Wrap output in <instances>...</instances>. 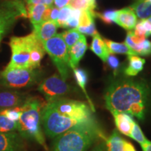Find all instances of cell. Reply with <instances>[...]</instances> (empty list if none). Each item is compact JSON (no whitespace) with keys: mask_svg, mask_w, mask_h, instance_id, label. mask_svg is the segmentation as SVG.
I'll return each instance as SVG.
<instances>
[{"mask_svg":"<svg viewBox=\"0 0 151 151\" xmlns=\"http://www.w3.org/2000/svg\"><path fill=\"white\" fill-rule=\"evenodd\" d=\"M45 51L49 55L64 81L69 76V55L67 47L61 34L55 35L53 37L43 42Z\"/></svg>","mask_w":151,"mask_h":151,"instance_id":"6","label":"cell"},{"mask_svg":"<svg viewBox=\"0 0 151 151\" xmlns=\"http://www.w3.org/2000/svg\"><path fill=\"white\" fill-rule=\"evenodd\" d=\"M90 49L104 62H106L109 55L111 53L108 48L106 46L104 41L99 35V33L93 36V39H92V44L90 46Z\"/></svg>","mask_w":151,"mask_h":151,"instance_id":"16","label":"cell"},{"mask_svg":"<svg viewBox=\"0 0 151 151\" xmlns=\"http://www.w3.org/2000/svg\"><path fill=\"white\" fill-rule=\"evenodd\" d=\"M58 27H60L57 22L46 20L37 25L34 26L33 32L39 38V40L43 43L57 35V29Z\"/></svg>","mask_w":151,"mask_h":151,"instance_id":"14","label":"cell"},{"mask_svg":"<svg viewBox=\"0 0 151 151\" xmlns=\"http://www.w3.org/2000/svg\"><path fill=\"white\" fill-rule=\"evenodd\" d=\"M150 90L141 81L122 80L113 83L104 95L106 107L111 113H124L143 120Z\"/></svg>","mask_w":151,"mask_h":151,"instance_id":"2","label":"cell"},{"mask_svg":"<svg viewBox=\"0 0 151 151\" xmlns=\"http://www.w3.org/2000/svg\"><path fill=\"white\" fill-rule=\"evenodd\" d=\"M69 6L72 9L80 11H89L95 13L94 9L97 7L96 0H71Z\"/></svg>","mask_w":151,"mask_h":151,"instance_id":"25","label":"cell"},{"mask_svg":"<svg viewBox=\"0 0 151 151\" xmlns=\"http://www.w3.org/2000/svg\"><path fill=\"white\" fill-rule=\"evenodd\" d=\"M39 38L32 32L24 37H13L9 46L11 50V58L6 69H31L30 52L32 46Z\"/></svg>","mask_w":151,"mask_h":151,"instance_id":"5","label":"cell"},{"mask_svg":"<svg viewBox=\"0 0 151 151\" xmlns=\"http://www.w3.org/2000/svg\"><path fill=\"white\" fill-rule=\"evenodd\" d=\"M54 2V0H46V5L48 7L52 6V4Z\"/></svg>","mask_w":151,"mask_h":151,"instance_id":"41","label":"cell"},{"mask_svg":"<svg viewBox=\"0 0 151 151\" xmlns=\"http://www.w3.org/2000/svg\"><path fill=\"white\" fill-rule=\"evenodd\" d=\"M81 14V11L78 9H72L71 16L68 19L67 23L65 24V28H71V29H76L78 27L79 19Z\"/></svg>","mask_w":151,"mask_h":151,"instance_id":"30","label":"cell"},{"mask_svg":"<svg viewBox=\"0 0 151 151\" xmlns=\"http://www.w3.org/2000/svg\"><path fill=\"white\" fill-rule=\"evenodd\" d=\"M117 10H108L103 13H95V16L101 19L106 24H111L114 22Z\"/></svg>","mask_w":151,"mask_h":151,"instance_id":"31","label":"cell"},{"mask_svg":"<svg viewBox=\"0 0 151 151\" xmlns=\"http://www.w3.org/2000/svg\"><path fill=\"white\" fill-rule=\"evenodd\" d=\"M45 49L43 43L38 39L32 46L30 52V67L31 69H37L40 67V64L45 54Z\"/></svg>","mask_w":151,"mask_h":151,"instance_id":"18","label":"cell"},{"mask_svg":"<svg viewBox=\"0 0 151 151\" xmlns=\"http://www.w3.org/2000/svg\"><path fill=\"white\" fill-rule=\"evenodd\" d=\"M94 122L91 109L87 104L62 97L46 101L41 113L45 132L52 138L77 125Z\"/></svg>","mask_w":151,"mask_h":151,"instance_id":"1","label":"cell"},{"mask_svg":"<svg viewBox=\"0 0 151 151\" xmlns=\"http://www.w3.org/2000/svg\"><path fill=\"white\" fill-rule=\"evenodd\" d=\"M24 94L18 91L0 92V108L10 109L22 106L25 101Z\"/></svg>","mask_w":151,"mask_h":151,"instance_id":"12","label":"cell"},{"mask_svg":"<svg viewBox=\"0 0 151 151\" xmlns=\"http://www.w3.org/2000/svg\"><path fill=\"white\" fill-rule=\"evenodd\" d=\"M99 134L96 122L77 125L57 137L52 151H86Z\"/></svg>","mask_w":151,"mask_h":151,"instance_id":"4","label":"cell"},{"mask_svg":"<svg viewBox=\"0 0 151 151\" xmlns=\"http://www.w3.org/2000/svg\"><path fill=\"white\" fill-rule=\"evenodd\" d=\"M129 137H131L134 140L137 141L140 145L143 144V143H145L148 141V139H146V137L143 134V132L141 131V127H139V125L137 122H134L133 124V127H132L131 132H130Z\"/></svg>","mask_w":151,"mask_h":151,"instance_id":"28","label":"cell"},{"mask_svg":"<svg viewBox=\"0 0 151 151\" xmlns=\"http://www.w3.org/2000/svg\"><path fill=\"white\" fill-rule=\"evenodd\" d=\"M27 5H46V0H26Z\"/></svg>","mask_w":151,"mask_h":151,"instance_id":"37","label":"cell"},{"mask_svg":"<svg viewBox=\"0 0 151 151\" xmlns=\"http://www.w3.org/2000/svg\"><path fill=\"white\" fill-rule=\"evenodd\" d=\"M104 43L111 53L126 54L127 55H137L125 43H117L115 41L104 39Z\"/></svg>","mask_w":151,"mask_h":151,"instance_id":"22","label":"cell"},{"mask_svg":"<svg viewBox=\"0 0 151 151\" xmlns=\"http://www.w3.org/2000/svg\"><path fill=\"white\" fill-rule=\"evenodd\" d=\"M76 29L78 30L81 34L82 33L84 34V35L92 36V37L98 34L97 31L95 29V24H94V22L89 26H87V27H78L76 28Z\"/></svg>","mask_w":151,"mask_h":151,"instance_id":"34","label":"cell"},{"mask_svg":"<svg viewBox=\"0 0 151 151\" xmlns=\"http://www.w3.org/2000/svg\"><path fill=\"white\" fill-rule=\"evenodd\" d=\"M72 9H73L69 5L66 6L60 9L59 16H58V21H57L60 27L65 28V24L71 16Z\"/></svg>","mask_w":151,"mask_h":151,"instance_id":"29","label":"cell"},{"mask_svg":"<svg viewBox=\"0 0 151 151\" xmlns=\"http://www.w3.org/2000/svg\"><path fill=\"white\" fill-rule=\"evenodd\" d=\"M61 35L66 43L68 51H69L71 47L79 40V39L82 36V34L79 32L76 29H71L62 32Z\"/></svg>","mask_w":151,"mask_h":151,"instance_id":"27","label":"cell"},{"mask_svg":"<svg viewBox=\"0 0 151 151\" xmlns=\"http://www.w3.org/2000/svg\"><path fill=\"white\" fill-rule=\"evenodd\" d=\"M27 6V16L29 17L33 27L42 22L43 14L48 6L44 4Z\"/></svg>","mask_w":151,"mask_h":151,"instance_id":"20","label":"cell"},{"mask_svg":"<svg viewBox=\"0 0 151 151\" xmlns=\"http://www.w3.org/2000/svg\"><path fill=\"white\" fill-rule=\"evenodd\" d=\"M73 73H74L75 79L76 81L77 84L80 86V88L82 89L83 91L85 94H86V96L88 99V101H89L90 106H91V109L93 112H94V107L93 104H92L91 99H90L89 96H88V93H87L86 87L87 84V81H88V73L85 70L82 69H80V68H76V69H73Z\"/></svg>","mask_w":151,"mask_h":151,"instance_id":"24","label":"cell"},{"mask_svg":"<svg viewBox=\"0 0 151 151\" xmlns=\"http://www.w3.org/2000/svg\"><path fill=\"white\" fill-rule=\"evenodd\" d=\"M114 22H116L124 29L132 30L137 23V16L131 7H127L120 10H117Z\"/></svg>","mask_w":151,"mask_h":151,"instance_id":"11","label":"cell"},{"mask_svg":"<svg viewBox=\"0 0 151 151\" xmlns=\"http://www.w3.org/2000/svg\"><path fill=\"white\" fill-rule=\"evenodd\" d=\"M59 14H60V9L57 8L56 6H52L51 7V9H50L49 20H52V21H55V22L58 21Z\"/></svg>","mask_w":151,"mask_h":151,"instance_id":"35","label":"cell"},{"mask_svg":"<svg viewBox=\"0 0 151 151\" xmlns=\"http://www.w3.org/2000/svg\"><path fill=\"white\" fill-rule=\"evenodd\" d=\"M146 60L138 55H128V65L124 73L129 76H135L143 70Z\"/></svg>","mask_w":151,"mask_h":151,"instance_id":"19","label":"cell"},{"mask_svg":"<svg viewBox=\"0 0 151 151\" xmlns=\"http://www.w3.org/2000/svg\"><path fill=\"white\" fill-rule=\"evenodd\" d=\"M131 8L136 16L141 20H145L151 17V2L148 0H137L132 5Z\"/></svg>","mask_w":151,"mask_h":151,"instance_id":"21","label":"cell"},{"mask_svg":"<svg viewBox=\"0 0 151 151\" xmlns=\"http://www.w3.org/2000/svg\"><path fill=\"white\" fill-rule=\"evenodd\" d=\"M39 78L37 69H4L0 72V85L9 88H22L32 86Z\"/></svg>","mask_w":151,"mask_h":151,"instance_id":"7","label":"cell"},{"mask_svg":"<svg viewBox=\"0 0 151 151\" xmlns=\"http://www.w3.org/2000/svg\"><path fill=\"white\" fill-rule=\"evenodd\" d=\"M143 151H151V141H147L146 143L141 145Z\"/></svg>","mask_w":151,"mask_h":151,"instance_id":"38","label":"cell"},{"mask_svg":"<svg viewBox=\"0 0 151 151\" xmlns=\"http://www.w3.org/2000/svg\"><path fill=\"white\" fill-rule=\"evenodd\" d=\"M46 103L37 97L26 99L20 106L21 113L18 120V131L22 137L35 140L48 150L41 127V113Z\"/></svg>","mask_w":151,"mask_h":151,"instance_id":"3","label":"cell"},{"mask_svg":"<svg viewBox=\"0 0 151 151\" xmlns=\"http://www.w3.org/2000/svg\"><path fill=\"white\" fill-rule=\"evenodd\" d=\"M87 48H88V44H87L86 38L83 35H82L79 40L69 50L70 68L72 69L77 68L79 62L86 52Z\"/></svg>","mask_w":151,"mask_h":151,"instance_id":"13","label":"cell"},{"mask_svg":"<svg viewBox=\"0 0 151 151\" xmlns=\"http://www.w3.org/2000/svg\"><path fill=\"white\" fill-rule=\"evenodd\" d=\"M92 151H106V149L104 146V145H99L97 147H96L95 148L93 149Z\"/></svg>","mask_w":151,"mask_h":151,"instance_id":"40","label":"cell"},{"mask_svg":"<svg viewBox=\"0 0 151 151\" xmlns=\"http://www.w3.org/2000/svg\"><path fill=\"white\" fill-rule=\"evenodd\" d=\"M127 142L114 132L106 140L107 151H125Z\"/></svg>","mask_w":151,"mask_h":151,"instance_id":"23","label":"cell"},{"mask_svg":"<svg viewBox=\"0 0 151 151\" xmlns=\"http://www.w3.org/2000/svg\"><path fill=\"white\" fill-rule=\"evenodd\" d=\"M125 43L137 55L146 56L151 54V41L147 39H145L140 43H134L132 42L128 32L126 37Z\"/></svg>","mask_w":151,"mask_h":151,"instance_id":"17","label":"cell"},{"mask_svg":"<svg viewBox=\"0 0 151 151\" xmlns=\"http://www.w3.org/2000/svg\"><path fill=\"white\" fill-rule=\"evenodd\" d=\"M20 136L14 132H0V151H22Z\"/></svg>","mask_w":151,"mask_h":151,"instance_id":"10","label":"cell"},{"mask_svg":"<svg viewBox=\"0 0 151 151\" xmlns=\"http://www.w3.org/2000/svg\"><path fill=\"white\" fill-rule=\"evenodd\" d=\"M27 16V11L19 0H6L0 3V43L17 20Z\"/></svg>","mask_w":151,"mask_h":151,"instance_id":"8","label":"cell"},{"mask_svg":"<svg viewBox=\"0 0 151 151\" xmlns=\"http://www.w3.org/2000/svg\"><path fill=\"white\" fill-rule=\"evenodd\" d=\"M18 129V122L11 121L6 116L4 109L0 111V132H15Z\"/></svg>","mask_w":151,"mask_h":151,"instance_id":"26","label":"cell"},{"mask_svg":"<svg viewBox=\"0 0 151 151\" xmlns=\"http://www.w3.org/2000/svg\"><path fill=\"white\" fill-rule=\"evenodd\" d=\"M4 113L6 116L11 121L18 122L20 113H21V108H20V106H18L15 107V108L6 109H4Z\"/></svg>","mask_w":151,"mask_h":151,"instance_id":"32","label":"cell"},{"mask_svg":"<svg viewBox=\"0 0 151 151\" xmlns=\"http://www.w3.org/2000/svg\"><path fill=\"white\" fill-rule=\"evenodd\" d=\"M148 1H150V2H151V0H148Z\"/></svg>","mask_w":151,"mask_h":151,"instance_id":"42","label":"cell"},{"mask_svg":"<svg viewBox=\"0 0 151 151\" xmlns=\"http://www.w3.org/2000/svg\"><path fill=\"white\" fill-rule=\"evenodd\" d=\"M125 151H136V150H135L134 147V146L131 143L127 142Z\"/></svg>","mask_w":151,"mask_h":151,"instance_id":"39","label":"cell"},{"mask_svg":"<svg viewBox=\"0 0 151 151\" xmlns=\"http://www.w3.org/2000/svg\"><path fill=\"white\" fill-rule=\"evenodd\" d=\"M38 90L44 95L46 101L61 98L70 91V87L60 75L55 74L43 80L38 87Z\"/></svg>","mask_w":151,"mask_h":151,"instance_id":"9","label":"cell"},{"mask_svg":"<svg viewBox=\"0 0 151 151\" xmlns=\"http://www.w3.org/2000/svg\"><path fill=\"white\" fill-rule=\"evenodd\" d=\"M106 62H107V64L113 69L114 73H116L117 71L119 69V67H120V62H119V60L117 58V57L115 56L113 53H110L109 55Z\"/></svg>","mask_w":151,"mask_h":151,"instance_id":"33","label":"cell"},{"mask_svg":"<svg viewBox=\"0 0 151 151\" xmlns=\"http://www.w3.org/2000/svg\"><path fill=\"white\" fill-rule=\"evenodd\" d=\"M71 1V0H54V3L57 8L60 9L69 5Z\"/></svg>","mask_w":151,"mask_h":151,"instance_id":"36","label":"cell"},{"mask_svg":"<svg viewBox=\"0 0 151 151\" xmlns=\"http://www.w3.org/2000/svg\"><path fill=\"white\" fill-rule=\"evenodd\" d=\"M112 114L117 129L122 134L129 137L132 128L135 122L133 118L130 116V115L124 113H114Z\"/></svg>","mask_w":151,"mask_h":151,"instance_id":"15","label":"cell"}]
</instances>
